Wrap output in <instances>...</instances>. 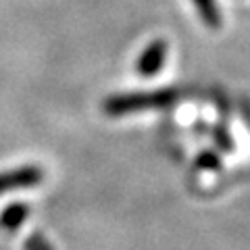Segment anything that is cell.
<instances>
[{
  "mask_svg": "<svg viewBox=\"0 0 250 250\" xmlns=\"http://www.w3.org/2000/svg\"><path fill=\"white\" fill-rule=\"evenodd\" d=\"M175 103L173 90H156V92H129L111 96L104 103V113L111 117H123L129 113L148 111V108H161Z\"/></svg>",
  "mask_w": 250,
  "mask_h": 250,
  "instance_id": "1",
  "label": "cell"
},
{
  "mask_svg": "<svg viewBox=\"0 0 250 250\" xmlns=\"http://www.w3.org/2000/svg\"><path fill=\"white\" fill-rule=\"evenodd\" d=\"M169 57V44L165 40H154L146 46L142 50V54L138 57V62H136V69L138 73L142 77H152L156 75L165 65V61Z\"/></svg>",
  "mask_w": 250,
  "mask_h": 250,
  "instance_id": "2",
  "label": "cell"
},
{
  "mask_svg": "<svg viewBox=\"0 0 250 250\" xmlns=\"http://www.w3.org/2000/svg\"><path fill=\"white\" fill-rule=\"evenodd\" d=\"M196 11L200 15V19L207 23L208 27H221V11L215 0H192Z\"/></svg>",
  "mask_w": 250,
  "mask_h": 250,
  "instance_id": "4",
  "label": "cell"
},
{
  "mask_svg": "<svg viewBox=\"0 0 250 250\" xmlns=\"http://www.w3.org/2000/svg\"><path fill=\"white\" fill-rule=\"evenodd\" d=\"M25 217H27V207L25 205H11L2 213V217H0V225H2L4 229L13 231L25 221Z\"/></svg>",
  "mask_w": 250,
  "mask_h": 250,
  "instance_id": "5",
  "label": "cell"
},
{
  "mask_svg": "<svg viewBox=\"0 0 250 250\" xmlns=\"http://www.w3.org/2000/svg\"><path fill=\"white\" fill-rule=\"evenodd\" d=\"M44 173L38 167H23V169H13L6 173H0V194L11 192V190H21V188H34L42 182Z\"/></svg>",
  "mask_w": 250,
  "mask_h": 250,
  "instance_id": "3",
  "label": "cell"
}]
</instances>
